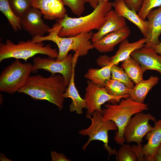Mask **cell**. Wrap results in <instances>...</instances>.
<instances>
[{"label":"cell","mask_w":161,"mask_h":161,"mask_svg":"<svg viewBox=\"0 0 161 161\" xmlns=\"http://www.w3.org/2000/svg\"><path fill=\"white\" fill-rule=\"evenodd\" d=\"M130 56L140 64L144 72L152 70L161 74V56L153 48L144 47L132 52Z\"/></svg>","instance_id":"cell-14"},{"label":"cell","mask_w":161,"mask_h":161,"mask_svg":"<svg viewBox=\"0 0 161 161\" xmlns=\"http://www.w3.org/2000/svg\"><path fill=\"white\" fill-rule=\"evenodd\" d=\"M65 5L68 7L72 12L78 16L81 15L85 10L86 0H62Z\"/></svg>","instance_id":"cell-30"},{"label":"cell","mask_w":161,"mask_h":161,"mask_svg":"<svg viewBox=\"0 0 161 161\" xmlns=\"http://www.w3.org/2000/svg\"><path fill=\"white\" fill-rule=\"evenodd\" d=\"M34 72L33 64L23 63L16 59L5 68L0 75V91L9 94L18 92L26 83L31 73Z\"/></svg>","instance_id":"cell-6"},{"label":"cell","mask_w":161,"mask_h":161,"mask_svg":"<svg viewBox=\"0 0 161 161\" xmlns=\"http://www.w3.org/2000/svg\"><path fill=\"white\" fill-rule=\"evenodd\" d=\"M144 1V0H128L126 3L129 8L137 13L140 10Z\"/></svg>","instance_id":"cell-31"},{"label":"cell","mask_w":161,"mask_h":161,"mask_svg":"<svg viewBox=\"0 0 161 161\" xmlns=\"http://www.w3.org/2000/svg\"><path fill=\"white\" fill-rule=\"evenodd\" d=\"M59 30V26L55 24L49 30L48 35L34 36L32 40L36 42L48 41L55 43L58 49V55L56 59L58 61L65 59L70 51L73 50L78 53L79 57H82L86 55L90 50L94 48L91 40L93 34L92 31L72 37H62L58 35Z\"/></svg>","instance_id":"cell-3"},{"label":"cell","mask_w":161,"mask_h":161,"mask_svg":"<svg viewBox=\"0 0 161 161\" xmlns=\"http://www.w3.org/2000/svg\"><path fill=\"white\" fill-rule=\"evenodd\" d=\"M160 6L161 0H144L137 14L141 19L145 20L148 13L153 8Z\"/></svg>","instance_id":"cell-29"},{"label":"cell","mask_w":161,"mask_h":161,"mask_svg":"<svg viewBox=\"0 0 161 161\" xmlns=\"http://www.w3.org/2000/svg\"><path fill=\"white\" fill-rule=\"evenodd\" d=\"M123 0L125 1L126 3L128 1V0Z\"/></svg>","instance_id":"cell-40"},{"label":"cell","mask_w":161,"mask_h":161,"mask_svg":"<svg viewBox=\"0 0 161 161\" xmlns=\"http://www.w3.org/2000/svg\"><path fill=\"white\" fill-rule=\"evenodd\" d=\"M154 122L152 129L146 134L148 142L142 147L145 161H154V156L161 143V118Z\"/></svg>","instance_id":"cell-18"},{"label":"cell","mask_w":161,"mask_h":161,"mask_svg":"<svg viewBox=\"0 0 161 161\" xmlns=\"http://www.w3.org/2000/svg\"><path fill=\"white\" fill-rule=\"evenodd\" d=\"M154 161H161V155L156 154L154 157Z\"/></svg>","instance_id":"cell-37"},{"label":"cell","mask_w":161,"mask_h":161,"mask_svg":"<svg viewBox=\"0 0 161 161\" xmlns=\"http://www.w3.org/2000/svg\"><path fill=\"white\" fill-rule=\"evenodd\" d=\"M54 58L37 57L33 59L34 72L43 69L54 75L59 73L63 77L67 86L71 78L73 69V57L68 54L65 59L58 61Z\"/></svg>","instance_id":"cell-10"},{"label":"cell","mask_w":161,"mask_h":161,"mask_svg":"<svg viewBox=\"0 0 161 161\" xmlns=\"http://www.w3.org/2000/svg\"><path fill=\"white\" fill-rule=\"evenodd\" d=\"M73 69L72 74L69 84L64 93L65 98H69L72 100L69 106L71 112L76 111L77 114H80L83 113V109H86L85 100L80 96L75 83V69L78 58V54L75 53L73 55Z\"/></svg>","instance_id":"cell-16"},{"label":"cell","mask_w":161,"mask_h":161,"mask_svg":"<svg viewBox=\"0 0 161 161\" xmlns=\"http://www.w3.org/2000/svg\"><path fill=\"white\" fill-rule=\"evenodd\" d=\"M147 18L148 23L145 47L153 48L160 43L159 37L161 34V6L158 9L152 10Z\"/></svg>","instance_id":"cell-19"},{"label":"cell","mask_w":161,"mask_h":161,"mask_svg":"<svg viewBox=\"0 0 161 161\" xmlns=\"http://www.w3.org/2000/svg\"><path fill=\"white\" fill-rule=\"evenodd\" d=\"M112 3V7L116 13L136 26L144 38H146L148 28V21L141 19L136 12L128 7L123 0H114Z\"/></svg>","instance_id":"cell-17"},{"label":"cell","mask_w":161,"mask_h":161,"mask_svg":"<svg viewBox=\"0 0 161 161\" xmlns=\"http://www.w3.org/2000/svg\"><path fill=\"white\" fill-rule=\"evenodd\" d=\"M112 7V3L102 2L93 12L84 16L72 18L66 14L63 18L57 19L55 24L59 27L58 35L70 37L95 30H98L106 22V15Z\"/></svg>","instance_id":"cell-2"},{"label":"cell","mask_w":161,"mask_h":161,"mask_svg":"<svg viewBox=\"0 0 161 161\" xmlns=\"http://www.w3.org/2000/svg\"><path fill=\"white\" fill-rule=\"evenodd\" d=\"M111 70V79L122 82L130 89L133 88L134 86V83L123 67L118 66L117 65L112 64Z\"/></svg>","instance_id":"cell-26"},{"label":"cell","mask_w":161,"mask_h":161,"mask_svg":"<svg viewBox=\"0 0 161 161\" xmlns=\"http://www.w3.org/2000/svg\"><path fill=\"white\" fill-rule=\"evenodd\" d=\"M87 84L84 97L87 106L86 118L91 116L96 111H102L101 106L106 102L114 103L119 102L122 98L130 97L129 95L123 96L110 95L105 87H100L89 80Z\"/></svg>","instance_id":"cell-8"},{"label":"cell","mask_w":161,"mask_h":161,"mask_svg":"<svg viewBox=\"0 0 161 161\" xmlns=\"http://www.w3.org/2000/svg\"><path fill=\"white\" fill-rule=\"evenodd\" d=\"M86 1L89 3V5L94 9L97 7L98 4L97 0H86Z\"/></svg>","instance_id":"cell-34"},{"label":"cell","mask_w":161,"mask_h":161,"mask_svg":"<svg viewBox=\"0 0 161 161\" xmlns=\"http://www.w3.org/2000/svg\"><path fill=\"white\" fill-rule=\"evenodd\" d=\"M159 78L156 76H151L147 80L143 79L136 84L129 94L130 97L133 101L144 103L147 94L159 82Z\"/></svg>","instance_id":"cell-21"},{"label":"cell","mask_w":161,"mask_h":161,"mask_svg":"<svg viewBox=\"0 0 161 161\" xmlns=\"http://www.w3.org/2000/svg\"><path fill=\"white\" fill-rule=\"evenodd\" d=\"M156 153L161 155V143L157 150Z\"/></svg>","instance_id":"cell-38"},{"label":"cell","mask_w":161,"mask_h":161,"mask_svg":"<svg viewBox=\"0 0 161 161\" xmlns=\"http://www.w3.org/2000/svg\"><path fill=\"white\" fill-rule=\"evenodd\" d=\"M131 33L127 25L117 30L110 33L98 41L92 43L93 48L99 52L106 53L112 51L115 46L127 39Z\"/></svg>","instance_id":"cell-15"},{"label":"cell","mask_w":161,"mask_h":161,"mask_svg":"<svg viewBox=\"0 0 161 161\" xmlns=\"http://www.w3.org/2000/svg\"><path fill=\"white\" fill-rule=\"evenodd\" d=\"M131 146L133 151L137 157V160L145 161L144 155L142 151L143 145L141 143L137 144V145H133Z\"/></svg>","instance_id":"cell-32"},{"label":"cell","mask_w":161,"mask_h":161,"mask_svg":"<svg viewBox=\"0 0 161 161\" xmlns=\"http://www.w3.org/2000/svg\"><path fill=\"white\" fill-rule=\"evenodd\" d=\"M0 160L1 161H10L11 160L8 159L4 154L1 153L0 155Z\"/></svg>","instance_id":"cell-36"},{"label":"cell","mask_w":161,"mask_h":161,"mask_svg":"<svg viewBox=\"0 0 161 161\" xmlns=\"http://www.w3.org/2000/svg\"><path fill=\"white\" fill-rule=\"evenodd\" d=\"M0 10L5 16L15 32L21 29L20 18L13 11L8 0H0Z\"/></svg>","instance_id":"cell-24"},{"label":"cell","mask_w":161,"mask_h":161,"mask_svg":"<svg viewBox=\"0 0 161 161\" xmlns=\"http://www.w3.org/2000/svg\"><path fill=\"white\" fill-rule=\"evenodd\" d=\"M148 106L144 103L133 101L130 97L122 98L118 104L108 103L105 105V108L102 111L104 119L113 121L117 127L114 137L117 143L121 145L124 144L126 141L123 136L124 130L132 116L148 110Z\"/></svg>","instance_id":"cell-4"},{"label":"cell","mask_w":161,"mask_h":161,"mask_svg":"<svg viewBox=\"0 0 161 161\" xmlns=\"http://www.w3.org/2000/svg\"><path fill=\"white\" fill-rule=\"evenodd\" d=\"M126 25L125 18L118 15L114 10H111L107 14L104 24L96 33H93L91 41L96 42L105 35L120 30Z\"/></svg>","instance_id":"cell-20"},{"label":"cell","mask_w":161,"mask_h":161,"mask_svg":"<svg viewBox=\"0 0 161 161\" xmlns=\"http://www.w3.org/2000/svg\"><path fill=\"white\" fill-rule=\"evenodd\" d=\"M52 161H70L71 160L67 158L63 153H58L55 151L51 152Z\"/></svg>","instance_id":"cell-33"},{"label":"cell","mask_w":161,"mask_h":161,"mask_svg":"<svg viewBox=\"0 0 161 161\" xmlns=\"http://www.w3.org/2000/svg\"><path fill=\"white\" fill-rule=\"evenodd\" d=\"M108 64L100 69L90 68L85 75V77L99 86L104 87L108 81L111 78V67Z\"/></svg>","instance_id":"cell-22"},{"label":"cell","mask_w":161,"mask_h":161,"mask_svg":"<svg viewBox=\"0 0 161 161\" xmlns=\"http://www.w3.org/2000/svg\"><path fill=\"white\" fill-rule=\"evenodd\" d=\"M15 14L20 18L31 7L32 0H8Z\"/></svg>","instance_id":"cell-27"},{"label":"cell","mask_w":161,"mask_h":161,"mask_svg":"<svg viewBox=\"0 0 161 161\" xmlns=\"http://www.w3.org/2000/svg\"><path fill=\"white\" fill-rule=\"evenodd\" d=\"M146 41L145 38L132 43L125 39L120 43L114 55L110 57L106 55L99 56L96 60L97 64L102 67L108 64L117 65L130 56L132 52L144 47Z\"/></svg>","instance_id":"cell-11"},{"label":"cell","mask_w":161,"mask_h":161,"mask_svg":"<svg viewBox=\"0 0 161 161\" xmlns=\"http://www.w3.org/2000/svg\"><path fill=\"white\" fill-rule=\"evenodd\" d=\"M98 3L100 2H109V1L110 0H97Z\"/></svg>","instance_id":"cell-39"},{"label":"cell","mask_w":161,"mask_h":161,"mask_svg":"<svg viewBox=\"0 0 161 161\" xmlns=\"http://www.w3.org/2000/svg\"><path fill=\"white\" fill-rule=\"evenodd\" d=\"M153 49L155 52L161 55V43H159L154 46Z\"/></svg>","instance_id":"cell-35"},{"label":"cell","mask_w":161,"mask_h":161,"mask_svg":"<svg viewBox=\"0 0 161 161\" xmlns=\"http://www.w3.org/2000/svg\"><path fill=\"white\" fill-rule=\"evenodd\" d=\"M116 159L119 161H135L137 157L130 145L123 144L120 148L116 154Z\"/></svg>","instance_id":"cell-28"},{"label":"cell","mask_w":161,"mask_h":161,"mask_svg":"<svg viewBox=\"0 0 161 161\" xmlns=\"http://www.w3.org/2000/svg\"><path fill=\"white\" fill-rule=\"evenodd\" d=\"M91 121L90 126L87 128L82 129L78 133L82 135L88 136L89 139L83 146L82 149L85 151L90 142L94 140L103 142L104 147L109 156L116 154L117 151L112 149L108 145V132L110 130L117 131V127L113 121L105 120L102 111H96L92 116L89 117Z\"/></svg>","instance_id":"cell-7"},{"label":"cell","mask_w":161,"mask_h":161,"mask_svg":"<svg viewBox=\"0 0 161 161\" xmlns=\"http://www.w3.org/2000/svg\"><path fill=\"white\" fill-rule=\"evenodd\" d=\"M37 54L45 55L50 58H56L58 51L49 44L44 45L43 42H36L32 40L21 41L15 44L7 39L5 43H0V62L11 58L23 59L26 61Z\"/></svg>","instance_id":"cell-5"},{"label":"cell","mask_w":161,"mask_h":161,"mask_svg":"<svg viewBox=\"0 0 161 161\" xmlns=\"http://www.w3.org/2000/svg\"><path fill=\"white\" fill-rule=\"evenodd\" d=\"M150 120L156 121L155 117L150 113L140 112L135 114L130 119L124 130L123 136L126 142L141 143L143 141V137L153 127L149 123Z\"/></svg>","instance_id":"cell-9"},{"label":"cell","mask_w":161,"mask_h":161,"mask_svg":"<svg viewBox=\"0 0 161 161\" xmlns=\"http://www.w3.org/2000/svg\"><path fill=\"white\" fill-rule=\"evenodd\" d=\"M62 0H32L31 7L39 9L43 18L53 20L63 18L66 14Z\"/></svg>","instance_id":"cell-13"},{"label":"cell","mask_w":161,"mask_h":161,"mask_svg":"<svg viewBox=\"0 0 161 161\" xmlns=\"http://www.w3.org/2000/svg\"><path fill=\"white\" fill-rule=\"evenodd\" d=\"M66 86L60 74L45 77L41 75L30 76L25 84L18 92L35 100H46L56 105L59 110L64 106V93Z\"/></svg>","instance_id":"cell-1"},{"label":"cell","mask_w":161,"mask_h":161,"mask_svg":"<svg viewBox=\"0 0 161 161\" xmlns=\"http://www.w3.org/2000/svg\"><path fill=\"white\" fill-rule=\"evenodd\" d=\"M41 11L38 9L31 7L20 18V24L24 30L33 37L43 36L51 28L44 21Z\"/></svg>","instance_id":"cell-12"},{"label":"cell","mask_w":161,"mask_h":161,"mask_svg":"<svg viewBox=\"0 0 161 161\" xmlns=\"http://www.w3.org/2000/svg\"><path fill=\"white\" fill-rule=\"evenodd\" d=\"M121 66L135 84L143 80V75L144 72L140 64L131 56L123 61Z\"/></svg>","instance_id":"cell-23"},{"label":"cell","mask_w":161,"mask_h":161,"mask_svg":"<svg viewBox=\"0 0 161 161\" xmlns=\"http://www.w3.org/2000/svg\"><path fill=\"white\" fill-rule=\"evenodd\" d=\"M105 88L109 94L115 96L129 95L132 89L128 88L122 82L111 78L108 81Z\"/></svg>","instance_id":"cell-25"}]
</instances>
